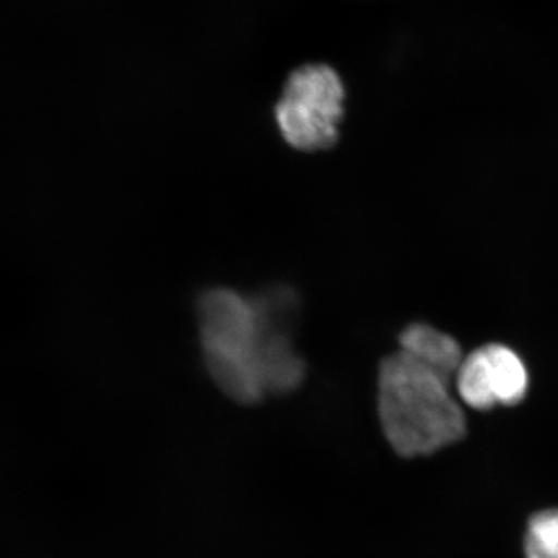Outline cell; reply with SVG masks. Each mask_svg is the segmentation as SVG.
Listing matches in <instances>:
<instances>
[{
  "mask_svg": "<svg viewBox=\"0 0 558 558\" xmlns=\"http://www.w3.org/2000/svg\"><path fill=\"white\" fill-rule=\"evenodd\" d=\"M296 296L289 289L244 295L213 288L197 300L202 354L216 387L240 405L296 391L306 362L293 347Z\"/></svg>",
  "mask_w": 558,
  "mask_h": 558,
  "instance_id": "cell-1",
  "label": "cell"
},
{
  "mask_svg": "<svg viewBox=\"0 0 558 558\" xmlns=\"http://www.w3.org/2000/svg\"><path fill=\"white\" fill-rule=\"evenodd\" d=\"M453 379L403 349L381 360L377 416L399 457H429L464 438L468 417L451 395Z\"/></svg>",
  "mask_w": 558,
  "mask_h": 558,
  "instance_id": "cell-2",
  "label": "cell"
},
{
  "mask_svg": "<svg viewBox=\"0 0 558 558\" xmlns=\"http://www.w3.org/2000/svg\"><path fill=\"white\" fill-rule=\"evenodd\" d=\"M347 92L330 65L306 64L290 73L275 106L282 138L293 149L318 153L332 148L340 137Z\"/></svg>",
  "mask_w": 558,
  "mask_h": 558,
  "instance_id": "cell-3",
  "label": "cell"
},
{
  "mask_svg": "<svg viewBox=\"0 0 558 558\" xmlns=\"http://www.w3.org/2000/svg\"><path fill=\"white\" fill-rule=\"evenodd\" d=\"M398 340L400 349L425 360L429 365L453 377L457 376L459 365L464 360L461 347L453 337L425 323H413L407 326L400 332Z\"/></svg>",
  "mask_w": 558,
  "mask_h": 558,
  "instance_id": "cell-4",
  "label": "cell"
},
{
  "mask_svg": "<svg viewBox=\"0 0 558 558\" xmlns=\"http://www.w3.org/2000/svg\"><path fill=\"white\" fill-rule=\"evenodd\" d=\"M483 349L498 405H519L529 388V374L523 360L505 344L490 343Z\"/></svg>",
  "mask_w": 558,
  "mask_h": 558,
  "instance_id": "cell-5",
  "label": "cell"
},
{
  "mask_svg": "<svg viewBox=\"0 0 558 558\" xmlns=\"http://www.w3.org/2000/svg\"><path fill=\"white\" fill-rule=\"evenodd\" d=\"M454 384H457L459 399L469 409L488 411L498 405L483 347L470 352L468 357L462 360L454 376Z\"/></svg>",
  "mask_w": 558,
  "mask_h": 558,
  "instance_id": "cell-6",
  "label": "cell"
},
{
  "mask_svg": "<svg viewBox=\"0 0 558 558\" xmlns=\"http://www.w3.org/2000/svg\"><path fill=\"white\" fill-rule=\"evenodd\" d=\"M526 558H558V509L543 510L529 520L524 534Z\"/></svg>",
  "mask_w": 558,
  "mask_h": 558,
  "instance_id": "cell-7",
  "label": "cell"
}]
</instances>
